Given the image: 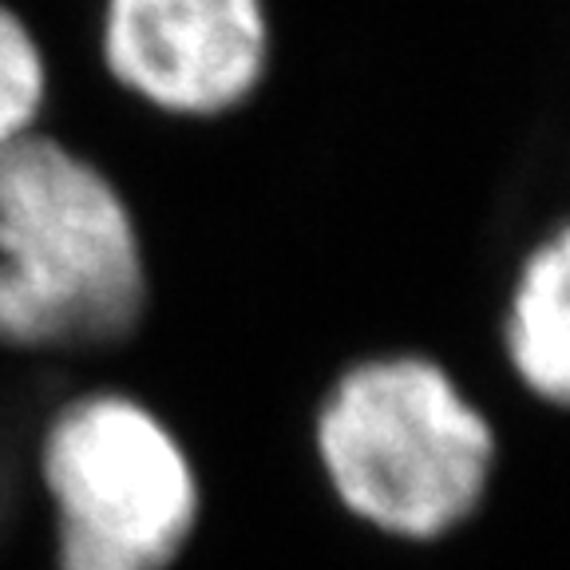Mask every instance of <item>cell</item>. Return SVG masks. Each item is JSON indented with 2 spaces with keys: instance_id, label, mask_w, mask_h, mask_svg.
Here are the masks:
<instances>
[{
  "instance_id": "1",
  "label": "cell",
  "mask_w": 570,
  "mask_h": 570,
  "mask_svg": "<svg viewBox=\"0 0 570 570\" xmlns=\"http://www.w3.org/2000/svg\"><path fill=\"white\" fill-rule=\"evenodd\" d=\"M309 444L333 503L396 543H444L472 527L503 472L495 412L452 356L412 341L333 368Z\"/></svg>"
},
{
  "instance_id": "2",
  "label": "cell",
  "mask_w": 570,
  "mask_h": 570,
  "mask_svg": "<svg viewBox=\"0 0 570 570\" xmlns=\"http://www.w3.org/2000/svg\"><path fill=\"white\" fill-rule=\"evenodd\" d=\"M147 294V246L116 178L45 131L0 155V345H119Z\"/></svg>"
},
{
  "instance_id": "3",
  "label": "cell",
  "mask_w": 570,
  "mask_h": 570,
  "mask_svg": "<svg viewBox=\"0 0 570 570\" xmlns=\"http://www.w3.org/2000/svg\"><path fill=\"white\" fill-rule=\"evenodd\" d=\"M56 570H175L203 523L187 440L119 389L71 396L40 436Z\"/></svg>"
},
{
  "instance_id": "4",
  "label": "cell",
  "mask_w": 570,
  "mask_h": 570,
  "mask_svg": "<svg viewBox=\"0 0 570 570\" xmlns=\"http://www.w3.org/2000/svg\"><path fill=\"white\" fill-rule=\"evenodd\" d=\"M277 32L269 0H104L107 76L170 119H226L269 83Z\"/></svg>"
},
{
  "instance_id": "5",
  "label": "cell",
  "mask_w": 570,
  "mask_h": 570,
  "mask_svg": "<svg viewBox=\"0 0 570 570\" xmlns=\"http://www.w3.org/2000/svg\"><path fill=\"white\" fill-rule=\"evenodd\" d=\"M488 348L503 381L551 416H570V203L543 210L499 266Z\"/></svg>"
},
{
  "instance_id": "6",
  "label": "cell",
  "mask_w": 570,
  "mask_h": 570,
  "mask_svg": "<svg viewBox=\"0 0 570 570\" xmlns=\"http://www.w3.org/2000/svg\"><path fill=\"white\" fill-rule=\"evenodd\" d=\"M48 107V56L17 9L0 0V155L36 135Z\"/></svg>"
}]
</instances>
